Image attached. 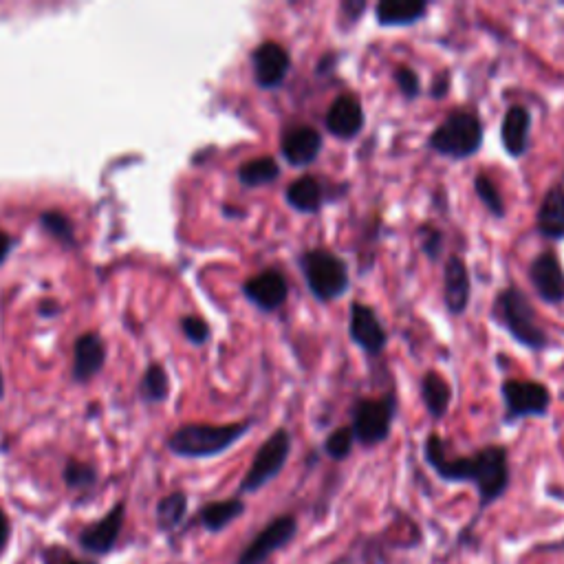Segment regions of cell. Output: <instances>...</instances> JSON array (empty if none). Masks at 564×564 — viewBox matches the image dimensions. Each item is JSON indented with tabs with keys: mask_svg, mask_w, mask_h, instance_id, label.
Segmentation results:
<instances>
[{
	"mask_svg": "<svg viewBox=\"0 0 564 564\" xmlns=\"http://www.w3.org/2000/svg\"><path fill=\"white\" fill-rule=\"evenodd\" d=\"M5 395V382H3V373H0V399Z\"/></svg>",
	"mask_w": 564,
	"mask_h": 564,
	"instance_id": "40",
	"label": "cell"
},
{
	"mask_svg": "<svg viewBox=\"0 0 564 564\" xmlns=\"http://www.w3.org/2000/svg\"><path fill=\"white\" fill-rule=\"evenodd\" d=\"M298 534V520L294 516H278L249 542L236 564H267L276 551L285 549Z\"/></svg>",
	"mask_w": 564,
	"mask_h": 564,
	"instance_id": "9",
	"label": "cell"
},
{
	"mask_svg": "<svg viewBox=\"0 0 564 564\" xmlns=\"http://www.w3.org/2000/svg\"><path fill=\"white\" fill-rule=\"evenodd\" d=\"M324 124H327V130L333 137L355 139L364 128V108L360 100L349 93L340 95L338 100L329 106Z\"/></svg>",
	"mask_w": 564,
	"mask_h": 564,
	"instance_id": "15",
	"label": "cell"
},
{
	"mask_svg": "<svg viewBox=\"0 0 564 564\" xmlns=\"http://www.w3.org/2000/svg\"><path fill=\"white\" fill-rule=\"evenodd\" d=\"M40 313L42 316H56L58 313V305L53 300H47V302H42L40 305Z\"/></svg>",
	"mask_w": 564,
	"mask_h": 564,
	"instance_id": "39",
	"label": "cell"
},
{
	"mask_svg": "<svg viewBox=\"0 0 564 564\" xmlns=\"http://www.w3.org/2000/svg\"><path fill=\"white\" fill-rule=\"evenodd\" d=\"M364 9H366L364 0H346V3H342V14L346 18H351V23H355V20L364 14Z\"/></svg>",
	"mask_w": 564,
	"mask_h": 564,
	"instance_id": "35",
	"label": "cell"
},
{
	"mask_svg": "<svg viewBox=\"0 0 564 564\" xmlns=\"http://www.w3.org/2000/svg\"><path fill=\"white\" fill-rule=\"evenodd\" d=\"M106 362V346L97 333H84L73 346V379L89 382L102 371Z\"/></svg>",
	"mask_w": 564,
	"mask_h": 564,
	"instance_id": "16",
	"label": "cell"
},
{
	"mask_svg": "<svg viewBox=\"0 0 564 564\" xmlns=\"http://www.w3.org/2000/svg\"><path fill=\"white\" fill-rule=\"evenodd\" d=\"M428 146L450 159H468L483 146V124L470 108L452 111L443 124L430 135Z\"/></svg>",
	"mask_w": 564,
	"mask_h": 564,
	"instance_id": "4",
	"label": "cell"
},
{
	"mask_svg": "<svg viewBox=\"0 0 564 564\" xmlns=\"http://www.w3.org/2000/svg\"><path fill=\"white\" fill-rule=\"evenodd\" d=\"M247 300L263 311H276L287 302L289 285L278 269H267L263 274L252 276L243 285Z\"/></svg>",
	"mask_w": 564,
	"mask_h": 564,
	"instance_id": "12",
	"label": "cell"
},
{
	"mask_svg": "<svg viewBox=\"0 0 564 564\" xmlns=\"http://www.w3.org/2000/svg\"><path fill=\"white\" fill-rule=\"evenodd\" d=\"M64 564H82V562H64Z\"/></svg>",
	"mask_w": 564,
	"mask_h": 564,
	"instance_id": "41",
	"label": "cell"
},
{
	"mask_svg": "<svg viewBox=\"0 0 564 564\" xmlns=\"http://www.w3.org/2000/svg\"><path fill=\"white\" fill-rule=\"evenodd\" d=\"M351 340L364 349L368 355H379L386 349V342H388V335L384 324L379 322L377 313L366 307L360 305V302H355L351 307Z\"/></svg>",
	"mask_w": 564,
	"mask_h": 564,
	"instance_id": "14",
	"label": "cell"
},
{
	"mask_svg": "<svg viewBox=\"0 0 564 564\" xmlns=\"http://www.w3.org/2000/svg\"><path fill=\"white\" fill-rule=\"evenodd\" d=\"M252 430V421L225 423V426H212V423H188L181 426L170 437V450L186 459H208L230 450L238 439H243Z\"/></svg>",
	"mask_w": 564,
	"mask_h": 564,
	"instance_id": "2",
	"label": "cell"
},
{
	"mask_svg": "<svg viewBox=\"0 0 564 564\" xmlns=\"http://www.w3.org/2000/svg\"><path fill=\"white\" fill-rule=\"evenodd\" d=\"M494 318L512 338L531 351L547 346V333L540 327L538 313L529 298L516 287H507L494 300Z\"/></svg>",
	"mask_w": 564,
	"mask_h": 564,
	"instance_id": "3",
	"label": "cell"
},
{
	"mask_svg": "<svg viewBox=\"0 0 564 564\" xmlns=\"http://www.w3.org/2000/svg\"><path fill=\"white\" fill-rule=\"evenodd\" d=\"M423 457L443 481L474 483L479 490L481 509L490 507L507 492L509 459L507 450L501 446H487L476 452L474 457L448 459L441 437L432 432L426 439V446H423Z\"/></svg>",
	"mask_w": 564,
	"mask_h": 564,
	"instance_id": "1",
	"label": "cell"
},
{
	"mask_svg": "<svg viewBox=\"0 0 564 564\" xmlns=\"http://www.w3.org/2000/svg\"><path fill=\"white\" fill-rule=\"evenodd\" d=\"M252 67L256 84L260 89L271 91L285 82L291 69V56L285 47L269 40L252 51Z\"/></svg>",
	"mask_w": 564,
	"mask_h": 564,
	"instance_id": "10",
	"label": "cell"
},
{
	"mask_svg": "<svg viewBox=\"0 0 564 564\" xmlns=\"http://www.w3.org/2000/svg\"><path fill=\"white\" fill-rule=\"evenodd\" d=\"M181 329L186 333V338L194 344H205L210 340V324L197 318V316H186L181 320Z\"/></svg>",
	"mask_w": 564,
	"mask_h": 564,
	"instance_id": "33",
	"label": "cell"
},
{
	"mask_svg": "<svg viewBox=\"0 0 564 564\" xmlns=\"http://www.w3.org/2000/svg\"><path fill=\"white\" fill-rule=\"evenodd\" d=\"M291 452V437L285 428H278L274 435H271L260 450L256 452V457L249 465V470L245 474V479L241 483V494H252L263 490V487L274 481L280 474V470L285 468V463L289 459Z\"/></svg>",
	"mask_w": 564,
	"mask_h": 564,
	"instance_id": "7",
	"label": "cell"
},
{
	"mask_svg": "<svg viewBox=\"0 0 564 564\" xmlns=\"http://www.w3.org/2000/svg\"><path fill=\"white\" fill-rule=\"evenodd\" d=\"M170 382L164 371V366L153 364L146 371L144 379H141V395L146 401H164L168 397Z\"/></svg>",
	"mask_w": 564,
	"mask_h": 564,
	"instance_id": "27",
	"label": "cell"
},
{
	"mask_svg": "<svg viewBox=\"0 0 564 564\" xmlns=\"http://www.w3.org/2000/svg\"><path fill=\"white\" fill-rule=\"evenodd\" d=\"M397 415V399L390 393L382 399H362L353 408V435L355 441L371 448L388 439L393 419Z\"/></svg>",
	"mask_w": 564,
	"mask_h": 564,
	"instance_id": "6",
	"label": "cell"
},
{
	"mask_svg": "<svg viewBox=\"0 0 564 564\" xmlns=\"http://www.w3.org/2000/svg\"><path fill=\"white\" fill-rule=\"evenodd\" d=\"M9 249H12V238H9V234L0 230V263H3V260L7 258Z\"/></svg>",
	"mask_w": 564,
	"mask_h": 564,
	"instance_id": "38",
	"label": "cell"
},
{
	"mask_svg": "<svg viewBox=\"0 0 564 564\" xmlns=\"http://www.w3.org/2000/svg\"><path fill=\"white\" fill-rule=\"evenodd\" d=\"M287 203L298 212H318L324 203L322 181L313 175H302L287 188Z\"/></svg>",
	"mask_w": 564,
	"mask_h": 564,
	"instance_id": "22",
	"label": "cell"
},
{
	"mask_svg": "<svg viewBox=\"0 0 564 564\" xmlns=\"http://www.w3.org/2000/svg\"><path fill=\"white\" fill-rule=\"evenodd\" d=\"M538 232L551 238V241H562L564 238V188H551L545 199H542L536 214Z\"/></svg>",
	"mask_w": 564,
	"mask_h": 564,
	"instance_id": "21",
	"label": "cell"
},
{
	"mask_svg": "<svg viewBox=\"0 0 564 564\" xmlns=\"http://www.w3.org/2000/svg\"><path fill=\"white\" fill-rule=\"evenodd\" d=\"M245 514V503L241 498H230V501H216L205 505L199 514L201 525L216 534L223 531L227 525H232L238 516Z\"/></svg>",
	"mask_w": 564,
	"mask_h": 564,
	"instance_id": "24",
	"label": "cell"
},
{
	"mask_svg": "<svg viewBox=\"0 0 564 564\" xmlns=\"http://www.w3.org/2000/svg\"><path fill=\"white\" fill-rule=\"evenodd\" d=\"M505 399V421H516L525 417L547 415L551 404V393L545 384L520 382V379H507L501 386Z\"/></svg>",
	"mask_w": 564,
	"mask_h": 564,
	"instance_id": "8",
	"label": "cell"
},
{
	"mask_svg": "<svg viewBox=\"0 0 564 564\" xmlns=\"http://www.w3.org/2000/svg\"><path fill=\"white\" fill-rule=\"evenodd\" d=\"M421 249L426 252L428 258H439L441 249H443V234L437 230V227H421Z\"/></svg>",
	"mask_w": 564,
	"mask_h": 564,
	"instance_id": "34",
	"label": "cell"
},
{
	"mask_svg": "<svg viewBox=\"0 0 564 564\" xmlns=\"http://www.w3.org/2000/svg\"><path fill=\"white\" fill-rule=\"evenodd\" d=\"M421 397L428 408V415L432 419H441L448 412L452 390L437 371H428L421 379Z\"/></svg>",
	"mask_w": 564,
	"mask_h": 564,
	"instance_id": "23",
	"label": "cell"
},
{
	"mask_svg": "<svg viewBox=\"0 0 564 564\" xmlns=\"http://www.w3.org/2000/svg\"><path fill=\"white\" fill-rule=\"evenodd\" d=\"M395 82L399 86V91L404 93V97L408 100H415V97L421 93V82L417 71H412L410 67H397L395 69Z\"/></svg>",
	"mask_w": 564,
	"mask_h": 564,
	"instance_id": "32",
	"label": "cell"
},
{
	"mask_svg": "<svg viewBox=\"0 0 564 564\" xmlns=\"http://www.w3.org/2000/svg\"><path fill=\"white\" fill-rule=\"evenodd\" d=\"M529 278L540 300L547 305H558L564 300V269L560 258L553 252H542L529 267Z\"/></svg>",
	"mask_w": 564,
	"mask_h": 564,
	"instance_id": "11",
	"label": "cell"
},
{
	"mask_svg": "<svg viewBox=\"0 0 564 564\" xmlns=\"http://www.w3.org/2000/svg\"><path fill=\"white\" fill-rule=\"evenodd\" d=\"M40 223L51 236H56L58 241H62L64 245H75L73 223L69 221V216H64L58 210H47V212H42Z\"/></svg>",
	"mask_w": 564,
	"mask_h": 564,
	"instance_id": "29",
	"label": "cell"
},
{
	"mask_svg": "<svg viewBox=\"0 0 564 564\" xmlns=\"http://www.w3.org/2000/svg\"><path fill=\"white\" fill-rule=\"evenodd\" d=\"M188 512V496L183 492H175L166 496L157 507V525L159 529L170 531L181 525L183 516Z\"/></svg>",
	"mask_w": 564,
	"mask_h": 564,
	"instance_id": "26",
	"label": "cell"
},
{
	"mask_svg": "<svg viewBox=\"0 0 564 564\" xmlns=\"http://www.w3.org/2000/svg\"><path fill=\"white\" fill-rule=\"evenodd\" d=\"M474 188H476V194H479V199L487 210H490L494 216H498V219L505 216V203H503L501 192H498L496 183L490 177H487L485 172H481V175L476 177Z\"/></svg>",
	"mask_w": 564,
	"mask_h": 564,
	"instance_id": "28",
	"label": "cell"
},
{
	"mask_svg": "<svg viewBox=\"0 0 564 564\" xmlns=\"http://www.w3.org/2000/svg\"><path fill=\"white\" fill-rule=\"evenodd\" d=\"M300 269L309 291L320 302L338 300L349 289V265L327 247H316L302 254Z\"/></svg>",
	"mask_w": 564,
	"mask_h": 564,
	"instance_id": "5",
	"label": "cell"
},
{
	"mask_svg": "<svg viewBox=\"0 0 564 564\" xmlns=\"http://www.w3.org/2000/svg\"><path fill=\"white\" fill-rule=\"evenodd\" d=\"M446 307L452 313V316H461V313L468 309L470 305V274H468V267L461 258L452 256L448 263H446Z\"/></svg>",
	"mask_w": 564,
	"mask_h": 564,
	"instance_id": "19",
	"label": "cell"
},
{
	"mask_svg": "<svg viewBox=\"0 0 564 564\" xmlns=\"http://www.w3.org/2000/svg\"><path fill=\"white\" fill-rule=\"evenodd\" d=\"M428 5L421 0H382L375 7V18L382 27H408L426 16Z\"/></svg>",
	"mask_w": 564,
	"mask_h": 564,
	"instance_id": "20",
	"label": "cell"
},
{
	"mask_svg": "<svg viewBox=\"0 0 564 564\" xmlns=\"http://www.w3.org/2000/svg\"><path fill=\"white\" fill-rule=\"evenodd\" d=\"M7 538H9V520L3 509H0V549L7 545Z\"/></svg>",
	"mask_w": 564,
	"mask_h": 564,
	"instance_id": "37",
	"label": "cell"
},
{
	"mask_svg": "<svg viewBox=\"0 0 564 564\" xmlns=\"http://www.w3.org/2000/svg\"><path fill=\"white\" fill-rule=\"evenodd\" d=\"M122 525H124V505L119 503L100 520V523H95L82 531L80 536L82 547L89 549L91 553H108L115 547Z\"/></svg>",
	"mask_w": 564,
	"mask_h": 564,
	"instance_id": "17",
	"label": "cell"
},
{
	"mask_svg": "<svg viewBox=\"0 0 564 564\" xmlns=\"http://www.w3.org/2000/svg\"><path fill=\"white\" fill-rule=\"evenodd\" d=\"M280 153L291 166H309L322 153V135L313 126L300 124L285 130L280 141Z\"/></svg>",
	"mask_w": 564,
	"mask_h": 564,
	"instance_id": "13",
	"label": "cell"
},
{
	"mask_svg": "<svg viewBox=\"0 0 564 564\" xmlns=\"http://www.w3.org/2000/svg\"><path fill=\"white\" fill-rule=\"evenodd\" d=\"M529 133H531V113L525 106L518 104L509 106L501 126V139L507 155L523 157L529 146Z\"/></svg>",
	"mask_w": 564,
	"mask_h": 564,
	"instance_id": "18",
	"label": "cell"
},
{
	"mask_svg": "<svg viewBox=\"0 0 564 564\" xmlns=\"http://www.w3.org/2000/svg\"><path fill=\"white\" fill-rule=\"evenodd\" d=\"M64 481H67L71 490H84V487H91L95 483V470L86 463L69 461L67 468H64Z\"/></svg>",
	"mask_w": 564,
	"mask_h": 564,
	"instance_id": "31",
	"label": "cell"
},
{
	"mask_svg": "<svg viewBox=\"0 0 564 564\" xmlns=\"http://www.w3.org/2000/svg\"><path fill=\"white\" fill-rule=\"evenodd\" d=\"M353 443H355L353 430L338 428L333 435L327 437V441H324V452H327L333 461H344L351 454Z\"/></svg>",
	"mask_w": 564,
	"mask_h": 564,
	"instance_id": "30",
	"label": "cell"
},
{
	"mask_svg": "<svg viewBox=\"0 0 564 564\" xmlns=\"http://www.w3.org/2000/svg\"><path fill=\"white\" fill-rule=\"evenodd\" d=\"M450 89V73L448 71H443L437 75V80L435 84H432V89H430V95L432 97H437V100H441V97H446Z\"/></svg>",
	"mask_w": 564,
	"mask_h": 564,
	"instance_id": "36",
	"label": "cell"
},
{
	"mask_svg": "<svg viewBox=\"0 0 564 564\" xmlns=\"http://www.w3.org/2000/svg\"><path fill=\"white\" fill-rule=\"evenodd\" d=\"M280 177V166L274 157H256L249 159L238 168V181L247 188H258L274 183Z\"/></svg>",
	"mask_w": 564,
	"mask_h": 564,
	"instance_id": "25",
	"label": "cell"
}]
</instances>
